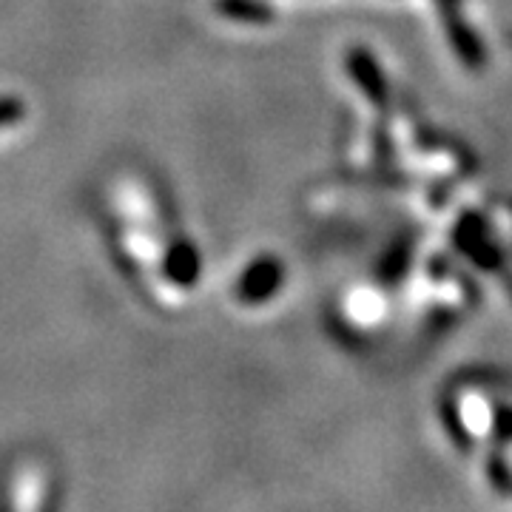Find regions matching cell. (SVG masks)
Masks as SVG:
<instances>
[{"instance_id": "7a4b0ae2", "label": "cell", "mask_w": 512, "mask_h": 512, "mask_svg": "<svg viewBox=\"0 0 512 512\" xmlns=\"http://www.w3.org/2000/svg\"><path fill=\"white\" fill-rule=\"evenodd\" d=\"M163 271L165 276L177 285V288H194L202 274L200 251H197L191 242L177 239V242L165 251Z\"/></svg>"}, {"instance_id": "6da1fadb", "label": "cell", "mask_w": 512, "mask_h": 512, "mask_svg": "<svg viewBox=\"0 0 512 512\" xmlns=\"http://www.w3.org/2000/svg\"><path fill=\"white\" fill-rule=\"evenodd\" d=\"M279 285H282V265L274 256H259L239 276L237 296L248 305H256L271 299L279 291Z\"/></svg>"}, {"instance_id": "277c9868", "label": "cell", "mask_w": 512, "mask_h": 512, "mask_svg": "<svg viewBox=\"0 0 512 512\" xmlns=\"http://www.w3.org/2000/svg\"><path fill=\"white\" fill-rule=\"evenodd\" d=\"M26 106L20 97H0V128L15 126L18 120H23Z\"/></svg>"}, {"instance_id": "3957f363", "label": "cell", "mask_w": 512, "mask_h": 512, "mask_svg": "<svg viewBox=\"0 0 512 512\" xmlns=\"http://www.w3.org/2000/svg\"><path fill=\"white\" fill-rule=\"evenodd\" d=\"M214 9L222 18L239 23H268L274 20V9L262 0H214Z\"/></svg>"}]
</instances>
